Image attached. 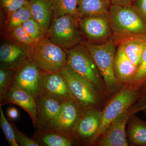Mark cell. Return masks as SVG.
I'll return each mask as SVG.
<instances>
[{
    "mask_svg": "<svg viewBox=\"0 0 146 146\" xmlns=\"http://www.w3.org/2000/svg\"><path fill=\"white\" fill-rule=\"evenodd\" d=\"M108 14L117 44L127 37L146 36V22L131 3L111 5Z\"/></svg>",
    "mask_w": 146,
    "mask_h": 146,
    "instance_id": "6da1fadb",
    "label": "cell"
},
{
    "mask_svg": "<svg viewBox=\"0 0 146 146\" xmlns=\"http://www.w3.org/2000/svg\"><path fill=\"white\" fill-rule=\"evenodd\" d=\"M66 52V67L89 82L101 96H103L106 90L104 82L85 45H77Z\"/></svg>",
    "mask_w": 146,
    "mask_h": 146,
    "instance_id": "7a4b0ae2",
    "label": "cell"
},
{
    "mask_svg": "<svg viewBox=\"0 0 146 146\" xmlns=\"http://www.w3.org/2000/svg\"><path fill=\"white\" fill-rule=\"evenodd\" d=\"M140 88L126 84L108 102L102 110L100 126L89 145H94L98 138L104 133L112 122L124 111L133 105L141 98Z\"/></svg>",
    "mask_w": 146,
    "mask_h": 146,
    "instance_id": "3957f363",
    "label": "cell"
},
{
    "mask_svg": "<svg viewBox=\"0 0 146 146\" xmlns=\"http://www.w3.org/2000/svg\"><path fill=\"white\" fill-rule=\"evenodd\" d=\"M102 77L106 90L117 88L120 82L115 76L114 63L118 46L113 38L101 44H84Z\"/></svg>",
    "mask_w": 146,
    "mask_h": 146,
    "instance_id": "277c9868",
    "label": "cell"
},
{
    "mask_svg": "<svg viewBox=\"0 0 146 146\" xmlns=\"http://www.w3.org/2000/svg\"><path fill=\"white\" fill-rule=\"evenodd\" d=\"M67 53L49 39H44L30 47V60L43 72H58L66 68Z\"/></svg>",
    "mask_w": 146,
    "mask_h": 146,
    "instance_id": "5b68a950",
    "label": "cell"
},
{
    "mask_svg": "<svg viewBox=\"0 0 146 146\" xmlns=\"http://www.w3.org/2000/svg\"><path fill=\"white\" fill-rule=\"evenodd\" d=\"M146 107V100H139L124 111L110 125L106 130L98 138L95 145L100 146L129 145L126 126L130 118Z\"/></svg>",
    "mask_w": 146,
    "mask_h": 146,
    "instance_id": "8992f818",
    "label": "cell"
},
{
    "mask_svg": "<svg viewBox=\"0 0 146 146\" xmlns=\"http://www.w3.org/2000/svg\"><path fill=\"white\" fill-rule=\"evenodd\" d=\"M77 18L70 14L56 18L49 30L50 41L64 49L79 44L82 38Z\"/></svg>",
    "mask_w": 146,
    "mask_h": 146,
    "instance_id": "52a82bcc",
    "label": "cell"
},
{
    "mask_svg": "<svg viewBox=\"0 0 146 146\" xmlns=\"http://www.w3.org/2000/svg\"><path fill=\"white\" fill-rule=\"evenodd\" d=\"M59 72L65 78L75 99L86 108L96 107L101 96L91 84L66 67Z\"/></svg>",
    "mask_w": 146,
    "mask_h": 146,
    "instance_id": "ba28073f",
    "label": "cell"
},
{
    "mask_svg": "<svg viewBox=\"0 0 146 146\" xmlns=\"http://www.w3.org/2000/svg\"><path fill=\"white\" fill-rule=\"evenodd\" d=\"M78 25L89 43L101 44L112 38L108 13L78 18Z\"/></svg>",
    "mask_w": 146,
    "mask_h": 146,
    "instance_id": "9c48e42d",
    "label": "cell"
},
{
    "mask_svg": "<svg viewBox=\"0 0 146 146\" xmlns=\"http://www.w3.org/2000/svg\"><path fill=\"white\" fill-rule=\"evenodd\" d=\"M86 109L74 98L68 100L64 102L60 112L48 129L72 137L73 132Z\"/></svg>",
    "mask_w": 146,
    "mask_h": 146,
    "instance_id": "30bf717a",
    "label": "cell"
},
{
    "mask_svg": "<svg viewBox=\"0 0 146 146\" xmlns=\"http://www.w3.org/2000/svg\"><path fill=\"white\" fill-rule=\"evenodd\" d=\"M102 111L96 107L87 108L79 121L72 133L76 142L89 145L100 126Z\"/></svg>",
    "mask_w": 146,
    "mask_h": 146,
    "instance_id": "8fae6325",
    "label": "cell"
},
{
    "mask_svg": "<svg viewBox=\"0 0 146 146\" xmlns=\"http://www.w3.org/2000/svg\"><path fill=\"white\" fill-rule=\"evenodd\" d=\"M42 72L29 59L15 71L13 84L31 94L36 100L39 93Z\"/></svg>",
    "mask_w": 146,
    "mask_h": 146,
    "instance_id": "7c38bea8",
    "label": "cell"
},
{
    "mask_svg": "<svg viewBox=\"0 0 146 146\" xmlns=\"http://www.w3.org/2000/svg\"><path fill=\"white\" fill-rule=\"evenodd\" d=\"M40 94L53 97L63 102L74 98L68 83L59 72H42L39 87Z\"/></svg>",
    "mask_w": 146,
    "mask_h": 146,
    "instance_id": "4fadbf2b",
    "label": "cell"
},
{
    "mask_svg": "<svg viewBox=\"0 0 146 146\" xmlns=\"http://www.w3.org/2000/svg\"><path fill=\"white\" fill-rule=\"evenodd\" d=\"M36 129H48L60 112L64 102L48 95L39 94L36 100Z\"/></svg>",
    "mask_w": 146,
    "mask_h": 146,
    "instance_id": "5bb4252c",
    "label": "cell"
},
{
    "mask_svg": "<svg viewBox=\"0 0 146 146\" xmlns=\"http://www.w3.org/2000/svg\"><path fill=\"white\" fill-rule=\"evenodd\" d=\"M30 59V47L6 44L0 48L1 68L16 71Z\"/></svg>",
    "mask_w": 146,
    "mask_h": 146,
    "instance_id": "9a60e30c",
    "label": "cell"
},
{
    "mask_svg": "<svg viewBox=\"0 0 146 146\" xmlns=\"http://www.w3.org/2000/svg\"><path fill=\"white\" fill-rule=\"evenodd\" d=\"M9 103L17 105L25 110L29 115L35 127L36 124V100L31 94L13 84L0 106H2Z\"/></svg>",
    "mask_w": 146,
    "mask_h": 146,
    "instance_id": "2e32d148",
    "label": "cell"
},
{
    "mask_svg": "<svg viewBox=\"0 0 146 146\" xmlns=\"http://www.w3.org/2000/svg\"><path fill=\"white\" fill-rule=\"evenodd\" d=\"M137 70V67L131 61L121 47L118 46L114 63L115 76L118 80L126 84H130Z\"/></svg>",
    "mask_w": 146,
    "mask_h": 146,
    "instance_id": "e0dca14e",
    "label": "cell"
},
{
    "mask_svg": "<svg viewBox=\"0 0 146 146\" xmlns=\"http://www.w3.org/2000/svg\"><path fill=\"white\" fill-rule=\"evenodd\" d=\"M32 138L40 146H71L74 144V139L50 129H36Z\"/></svg>",
    "mask_w": 146,
    "mask_h": 146,
    "instance_id": "ac0fdd59",
    "label": "cell"
},
{
    "mask_svg": "<svg viewBox=\"0 0 146 146\" xmlns=\"http://www.w3.org/2000/svg\"><path fill=\"white\" fill-rule=\"evenodd\" d=\"M54 0H30L29 6L32 17L46 32L49 26Z\"/></svg>",
    "mask_w": 146,
    "mask_h": 146,
    "instance_id": "d6986e66",
    "label": "cell"
},
{
    "mask_svg": "<svg viewBox=\"0 0 146 146\" xmlns=\"http://www.w3.org/2000/svg\"><path fill=\"white\" fill-rule=\"evenodd\" d=\"M117 46L121 47L131 61L138 68L146 45V36H134L121 40Z\"/></svg>",
    "mask_w": 146,
    "mask_h": 146,
    "instance_id": "ffe728a7",
    "label": "cell"
},
{
    "mask_svg": "<svg viewBox=\"0 0 146 146\" xmlns=\"http://www.w3.org/2000/svg\"><path fill=\"white\" fill-rule=\"evenodd\" d=\"M127 125L126 133L129 144L146 146V121L135 115L130 118Z\"/></svg>",
    "mask_w": 146,
    "mask_h": 146,
    "instance_id": "44dd1931",
    "label": "cell"
},
{
    "mask_svg": "<svg viewBox=\"0 0 146 146\" xmlns=\"http://www.w3.org/2000/svg\"><path fill=\"white\" fill-rule=\"evenodd\" d=\"M111 5L110 0H78V18L108 13Z\"/></svg>",
    "mask_w": 146,
    "mask_h": 146,
    "instance_id": "7402d4cb",
    "label": "cell"
},
{
    "mask_svg": "<svg viewBox=\"0 0 146 146\" xmlns=\"http://www.w3.org/2000/svg\"><path fill=\"white\" fill-rule=\"evenodd\" d=\"M78 0H54L53 9L56 18L70 14L78 18Z\"/></svg>",
    "mask_w": 146,
    "mask_h": 146,
    "instance_id": "603a6c76",
    "label": "cell"
},
{
    "mask_svg": "<svg viewBox=\"0 0 146 146\" xmlns=\"http://www.w3.org/2000/svg\"><path fill=\"white\" fill-rule=\"evenodd\" d=\"M32 17L29 4L20 9L9 13L7 24V28L10 29H14L17 27L22 25Z\"/></svg>",
    "mask_w": 146,
    "mask_h": 146,
    "instance_id": "cb8c5ba5",
    "label": "cell"
},
{
    "mask_svg": "<svg viewBox=\"0 0 146 146\" xmlns=\"http://www.w3.org/2000/svg\"><path fill=\"white\" fill-rule=\"evenodd\" d=\"M15 71L0 68V104L13 85Z\"/></svg>",
    "mask_w": 146,
    "mask_h": 146,
    "instance_id": "d4e9b609",
    "label": "cell"
},
{
    "mask_svg": "<svg viewBox=\"0 0 146 146\" xmlns=\"http://www.w3.org/2000/svg\"><path fill=\"white\" fill-rule=\"evenodd\" d=\"M0 124L2 130L9 145L18 146L15 138V132L10 122L7 119L4 114L2 106H0Z\"/></svg>",
    "mask_w": 146,
    "mask_h": 146,
    "instance_id": "484cf974",
    "label": "cell"
},
{
    "mask_svg": "<svg viewBox=\"0 0 146 146\" xmlns=\"http://www.w3.org/2000/svg\"><path fill=\"white\" fill-rule=\"evenodd\" d=\"M22 25L35 42H39L44 38L45 32L33 17L25 22Z\"/></svg>",
    "mask_w": 146,
    "mask_h": 146,
    "instance_id": "4316f807",
    "label": "cell"
},
{
    "mask_svg": "<svg viewBox=\"0 0 146 146\" xmlns=\"http://www.w3.org/2000/svg\"><path fill=\"white\" fill-rule=\"evenodd\" d=\"M146 82V45L145 47L140 64L137 68L135 76L129 84L140 88Z\"/></svg>",
    "mask_w": 146,
    "mask_h": 146,
    "instance_id": "83f0119b",
    "label": "cell"
},
{
    "mask_svg": "<svg viewBox=\"0 0 146 146\" xmlns=\"http://www.w3.org/2000/svg\"><path fill=\"white\" fill-rule=\"evenodd\" d=\"M13 30L12 35L13 38L22 44L30 47L35 43L25 30L23 25L17 27Z\"/></svg>",
    "mask_w": 146,
    "mask_h": 146,
    "instance_id": "f1b7e54d",
    "label": "cell"
},
{
    "mask_svg": "<svg viewBox=\"0 0 146 146\" xmlns=\"http://www.w3.org/2000/svg\"><path fill=\"white\" fill-rule=\"evenodd\" d=\"M9 121L14 129L16 142L18 146H40L33 138H30L19 130L14 123L11 121Z\"/></svg>",
    "mask_w": 146,
    "mask_h": 146,
    "instance_id": "f546056e",
    "label": "cell"
},
{
    "mask_svg": "<svg viewBox=\"0 0 146 146\" xmlns=\"http://www.w3.org/2000/svg\"><path fill=\"white\" fill-rule=\"evenodd\" d=\"M2 7L7 13H10L29 4L27 0H1Z\"/></svg>",
    "mask_w": 146,
    "mask_h": 146,
    "instance_id": "4dcf8cb0",
    "label": "cell"
},
{
    "mask_svg": "<svg viewBox=\"0 0 146 146\" xmlns=\"http://www.w3.org/2000/svg\"><path fill=\"white\" fill-rule=\"evenodd\" d=\"M131 4L146 22V0H132Z\"/></svg>",
    "mask_w": 146,
    "mask_h": 146,
    "instance_id": "1f68e13d",
    "label": "cell"
},
{
    "mask_svg": "<svg viewBox=\"0 0 146 146\" xmlns=\"http://www.w3.org/2000/svg\"><path fill=\"white\" fill-rule=\"evenodd\" d=\"M7 115L10 119H16L19 117V112L15 108L11 107L9 108L7 111Z\"/></svg>",
    "mask_w": 146,
    "mask_h": 146,
    "instance_id": "d6a6232c",
    "label": "cell"
},
{
    "mask_svg": "<svg viewBox=\"0 0 146 146\" xmlns=\"http://www.w3.org/2000/svg\"><path fill=\"white\" fill-rule=\"evenodd\" d=\"M141 91V96L140 100H146V82L140 87Z\"/></svg>",
    "mask_w": 146,
    "mask_h": 146,
    "instance_id": "836d02e7",
    "label": "cell"
},
{
    "mask_svg": "<svg viewBox=\"0 0 146 146\" xmlns=\"http://www.w3.org/2000/svg\"><path fill=\"white\" fill-rule=\"evenodd\" d=\"M132 0H110L112 5L131 3Z\"/></svg>",
    "mask_w": 146,
    "mask_h": 146,
    "instance_id": "e575fe53",
    "label": "cell"
},
{
    "mask_svg": "<svg viewBox=\"0 0 146 146\" xmlns=\"http://www.w3.org/2000/svg\"><path fill=\"white\" fill-rule=\"evenodd\" d=\"M142 111H143V112H145V114H146V107L145 108L143 109V110H142Z\"/></svg>",
    "mask_w": 146,
    "mask_h": 146,
    "instance_id": "d590c367",
    "label": "cell"
}]
</instances>
